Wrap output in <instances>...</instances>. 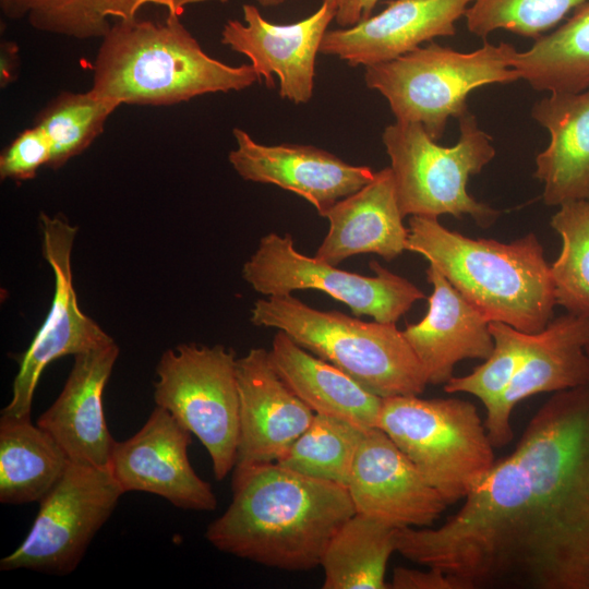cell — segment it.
Returning <instances> with one entry per match:
<instances>
[{
    "instance_id": "6da1fadb",
    "label": "cell",
    "mask_w": 589,
    "mask_h": 589,
    "mask_svg": "<svg viewBox=\"0 0 589 589\" xmlns=\"http://www.w3.org/2000/svg\"><path fill=\"white\" fill-rule=\"evenodd\" d=\"M513 453L524 498L514 588L589 589V383L555 392Z\"/></svg>"
},
{
    "instance_id": "7a4b0ae2",
    "label": "cell",
    "mask_w": 589,
    "mask_h": 589,
    "mask_svg": "<svg viewBox=\"0 0 589 589\" xmlns=\"http://www.w3.org/2000/svg\"><path fill=\"white\" fill-rule=\"evenodd\" d=\"M232 471L231 503L205 531L224 553L271 568L310 570L321 565L330 539L356 513L346 486L277 462Z\"/></svg>"
},
{
    "instance_id": "3957f363",
    "label": "cell",
    "mask_w": 589,
    "mask_h": 589,
    "mask_svg": "<svg viewBox=\"0 0 589 589\" xmlns=\"http://www.w3.org/2000/svg\"><path fill=\"white\" fill-rule=\"evenodd\" d=\"M91 91L118 106H169L211 93L239 92L260 79L251 64L208 56L180 21L134 17L113 22L101 38Z\"/></svg>"
},
{
    "instance_id": "277c9868",
    "label": "cell",
    "mask_w": 589,
    "mask_h": 589,
    "mask_svg": "<svg viewBox=\"0 0 589 589\" xmlns=\"http://www.w3.org/2000/svg\"><path fill=\"white\" fill-rule=\"evenodd\" d=\"M406 251L428 260L490 322L537 334L552 320L554 285L534 233L509 243L472 239L436 217L410 216Z\"/></svg>"
},
{
    "instance_id": "5b68a950",
    "label": "cell",
    "mask_w": 589,
    "mask_h": 589,
    "mask_svg": "<svg viewBox=\"0 0 589 589\" xmlns=\"http://www.w3.org/2000/svg\"><path fill=\"white\" fill-rule=\"evenodd\" d=\"M250 320L286 333L382 398L420 395L429 385L396 323L364 322L339 311L317 310L291 294L256 300Z\"/></svg>"
},
{
    "instance_id": "8992f818",
    "label": "cell",
    "mask_w": 589,
    "mask_h": 589,
    "mask_svg": "<svg viewBox=\"0 0 589 589\" xmlns=\"http://www.w3.org/2000/svg\"><path fill=\"white\" fill-rule=\"evenodd\" d=\"M516 52L507 43L484 41L472 52H460L431 41L365 67L364 82L387 100L396 121L419 123L437 141L450 117L469 111L467 97L473 89L519 80L512 67Z\"/></svg>"
},
{
    "instance_id": "52a82bcc",
    "label": "cell",
    "mask_w": 589,
    "mask_h": 589,
    "mask_svg": "<svg viewBox=\"0 0 589 589\" xmlns=\"http://www.w3.org/2000/svg\"><path fill=\"white\" fill-rule=\"evenodd\" d=\"M460 135L454 146H441L416 122L395 121L382 133L390 159L398 206L402 217L457 218L469 215L480 227L491 226L498 212L467 192L470 176L495 156L492 139L467 111L459 119Z\"/></svg>"
},
{
    "instance_id": "ba28073f",
    "label": "cell",
    "mask_w": 589,
    "mask_h": 589,
    "mask_svg": "<svg viewBox=\"0 0 589 589\" xmlns=\"http://www.w3.org/2000/svg\"><path fill=\"white\" fill-rule=\"evenodd\" d=\"M377 428L447 505L465 498L495 464L484 422L466 400L419 395L383 398Z\"/></svg>"
},
{
    "instance_id": "9c48e42d",
    "label": "cell",
    "mask_w": 589,
    "mask_h": 589,
    "mask_svg": "<svg viewBox=\"0 0 589 589\" xmlns=\"http://www.w3.org/2000/svg\"><path fill=\"white\" fill-rule=\"evenodd\" d=\"M237 357L232 349L182 344L157 364L154 399L206 448L217 481L233 470L239 434Z\"/></svg>"
},
{
    "instance_id": "30bf717a",
    "label": "cell",
    "mask_w": 589,
    "mask_h": 589,
    "mask_svg": "<svg viewBox=\"0 0 589 589\" xmlns=\"http://www.w3.org/2000/svg\"><path fill=\"white\" fill-rule=\"evenodd\" d=\"M374 276L350 273L317 257L300 253L290 235L262 237L243 264V279L265 297L289 296L296 290H320L346 304L354 316L396 323L424 293L408 279L375 261Z\"/></svg>"
},
{
    "instance_id": "8fae6325",
    "label": "cell",
    "mask_w": 589,
    "mask_h": 589,
    "mask_svg": "<svg viewBox=\"0 0 589 589\" xmlns=\"http://www.w3.org/2000/svg\"><path fill=\"white\" fill-rule=\"evenodd\" d=\"M122 494L108 468L70 461L58 483L39 502L24 541L1 558L0 569L58 576L72 573Z\"/></svg>"
},
{
    "instance_id": "7c38bea8",
    "label": "cell",
    "mask_w": 589,
    "mask_h": 589,
    "mask_svg": "<svg viewBox=\"0 0 589 589\" xmlns=\"http://www.w3.org/2000/svg\"><path fill=\"white\" fill-rule=\"evenodd\" d=\"M43 253L55 277L47 317L23 353L12 398L1 414L31 418L36 386L45 368L64 356H76L113 339L79 306L72 281L71 253L77 227L63 216L39 215Z\"/></svg>"
},
{
    "instance_id": "4fadbf2b",
    "label": "cell",
    "mask_w": 589,
    "mask_h": 589,
    "mask_svg": "<svg viewBox=\"0 0 589 589\" xmlns=\"http://www.w3.org/2000/svg\"><path fill=\"white\" fill-rule=\"evenodd\" d=\"M191 434L170 412L156 406L133 436L115 443L108 469L123 493L147 492L179 508L214 510L217 497L189 460Z\"/></svg>"
},
{
    "instance_id": "5bb4252c",
    "label": "cell",
    "mask_w": 589,
    "mask_h": 589,
    "mask_svg": "<svg viewBox=\"0 0 589 589\" xmlns=\"http://www.w3.org/2000/svg\"><path fill=\"white\" fill-rule=\"evenodd\" d=\"M336 11V0H322L310 16L291 24H274L247 3L242 5L244 23L227 21L221 44L247 56L268 87L274 85L275 74L283 99L305 104L313 96L316 56Z\"/></svg>"
},
{
    "instance_id": "9a60e30c",
    "label": "cell",
    "mask_w": 589,
    "mask_h": 589,
    "mask_svg": "<svg viewBox=\"0 0 589 589\" xmlns=\"http://www.w3.org/2000/svg\"><path fill=\"white\" fill-rule=\"evenodd\" d=\"M354 510L395 528L430 527L447 503L378 428L365 430L347 484Z\"/></svg>"
},
{
    "instance_id": "2e32d148",
    "label": "cell",
    "mask_w": 589,
    "mask_h": 589,
    "mask_svg": "<svg viewBox=\"0 0 589 589\" xmlns=\"http://www.w3.org/2000/svg\"><path fill=\"white\" fill-rule=\"evenodd\" d=\"M237 147L229 163L245 181L277 185L306 200L324 217L339 200L369 183L375 171L351 165L313 145L259 143L245 131H232Z\"/></svg>"
},
{
    "instance_id": "e0dca14e",
    "label": "cell",
    "mask_w": 589,
    "mask_h": 589,
    "mask_svg": "<svg viewBox=\"0 0 589 589\" xmlns=\"http://www.w3.org/2000/svg\"><path fill=\"white\" fill-rule=\"evenodd\" d=\"M239 434L235 467L277 462L315 413L275 369L269 350L252 348L237 359Z\"/></svg>"
},
{
    "instance_id": "ac0fdd59",
    "label": "cell",
    "mask_w": 589,
    "mask_h": 589,
    "mask_svg": "<svg viewBox=\"0 0 589 589\" xmlns=\"http://www.w3.org/2000/svg\"><path fill=\"white\" fill-rule=\"evenodd\" d=\"M589 315L567 312L544 329L530 335L527 353L509 387L493 409L486 411L484 426L493 447L510 443V414L524 399L589 383Z\"/></svg>"
},
{
    "instance_id": "d6986e66",
    "label": "cell",
    "mask_w": 589,
    "mask_h": 589,
    "mask_svg": "<svg viewBox=\"0 0 589 589\" xmlns=\"http://www.w3.org/2000/svg\"><path fill=\"white\" fill-rule=\"evenodd\" d=\"M473 0H389L378 14L351 27L327 31L320 53L350 67L398 58L435 37L452 36Z\"/></svg>"
},
{
    "instance_id": "ffe728a7",
    "label": "cell",
    "mask_w": 589,
    "mask_h": 589,
    "mask_svg": "<svg viewBox=\"0 0 589 589\" xmlns=\"http://www.w3.org/2000/svg\"><path fill=\"white\" fill-rule=\"evenodd\" d=\"M119 356L112 340L74 356L64 386L36 424L74 462L108 468L116 441L104 414L103 394Z\"/></svg>"
},
{
    "instance_id": "44dd1931",
    "label": "cell",
    "mask_w": 589,
    "mask_h": 589,
    "mask_svg": "<svg viewBox=\"0 0 589 589\" xmlns=\"http://www.w3.org/2000/svg\"><path fill=\"white\" fill-rule=\"evenodd\" d=\"M432 286L425 316L402 329L420 361L428 384L447 383L456 364L465 359L485 360L494 341L490 321L469 303L431 264L425 271Z\"/></svg>"
},
{
    "instance_id": "7402d4cb",
    "label": "cell",
    "mask_w": 589,
    "mask_h": 589,
    "mask_svg": "<svg viewBox=\"0 0 589 589\" xmlns=\"http://www.w3.org/2000/svg\"><path fill=\"white\" fill-rule=\"evenodd\" d=\"M324 217L329 227L314 256L326 263L338 265L365 253L393 261L406 251L408 228L390 167L375 171L369 183L335 203Z\"/></svg>"
},
{
    "instance_id": "603a6c76",
    "label": "cell",
    "mask_w": 589,
    "mask_h": 589,
    "mask_svg": "<svg viewBox=\"0 0 589 589\" xmlns=\"http://www.w3.org/2000/svg\"><path fill=\"white\" fill-rule=\"evenodd\" d=\"M532 118L550 133L536 158L534 177L550 206L589 199V89L550 93L536 103Z\"/></svg>"
},
{
    "instance_id": "cb8c5ba5",
    "label": "cell",
    "mask_w": 589,
    "mask_h": 589,
    "mask_svg": "<svg viewBox=\"0 0 589 589\" xmlns=\"http://www.w3.org/2000/svg\"><path fill=\"white\" fill-rule=\"evenodd\" d=\"M272 362L291 390L315 413L377 428L383 398L334 364L308 351L281 330L269 349Z\"/></svg>"
},
{
    "instance_id": "d4e9b609",
    "label": "cell",
    "mask_w": 589,
    "mask_h": 589,
    "mask_svg": "<svg viewBox=\"0 0 589 589\" xmlns=\"http://www.w3.org/2000/svg\"><path fill=\"white\" fill-rule=\"evenodd\" d=\"M70 459L31 418H0V502H40L63 476Z\"/></svg>"
},
{
    "instance_id": "484cf974",
    "label": "cell",
    "mask_w": 589,
    "mask_h": 589,
    "mask_svg": "<svg viewBox=\"0 0 589 589\" xmlns=\"http://www.w3.org/2000/svg\"><path fill=\"white\" fill-rule=\"evenodd\" d=\"M228 0H0L3 15L26 20L35 29L75 39L103 38L113 22L137 17L147 5L182 15L188 5Z\"/></svg>"
},
{
    "instance_id": "4316f807",
    "label": "cell",
    "mask_w": 589,
    "mask_h": 589,
    "mask_svg": "<svg viewBox=\"0 0 589 589\" xmlns=\"http://www.w3.org/2000/svg\"><path fill=\"white\" fill-rule=\"evenodd\" d=\"M395 528L354 513L327 544L321 565L323 589H385L387 562L396 552Z\"/></svg>"
},
{
    "instance_id": "83f0119b",
    "label": "cell",
    "mask_w": 589,
    "mask_h": 589,
    "mask_svg": "<svg viewBox=\"0 0 589 589\" xmlns=\"http://www.w3.org/2000/svg\"><path fill=\"white\" fill-rule=\"evenodd\" d=\"M519 80L537 91L578 93L589 89V0L562 26L516 52L512 62Z\"/></svg>"
},
{
    "instance_id": "f1b7e54d",
    "label": "cell",
    "mask_w": 589,
    "mask_h": 589,
    "mask_svg": "<svg viewBox=\"0 0 589 589\" xmlns=\"http://www.w3.org/2000/svg\"><path fill=\"white\" fill-rule=\"evenodd\" d=\"M364 431L348 421L315 414L277 464L299 474L347 488Z\"/></svg>"
},
{
    "instance_id": "f546056e",
    "label": "cell",
    "mask_w": 589,
    "mask_h": 589,
    "mask_svg": "<svg viewBox=\"0 0 589 589\" xmlns=\"http://www.w3.org/2000/svg\"><path fill=\"white\" fill-rule=\"evenodd\" d=\"M118 107L91 89L61 92L51 99L34 122L46 133L51 145L48 167L59 169L84 152L103 133L107 119Z\"/></svg>"
},
{
    "instance_id": "4dcf8cb0",
    "label": "cell",
    "mask_w": 589,
    "mask_h": 589,
    "mask_svg": "<svg viewBox=\"0 0 589 589\" xmlns=\"http://www.w3.org/2000/svg\"><path fill=\"white\" fill-rule=\"evenodd\" d=\"M558 207L550 223L562 238L561 253L550 266L555 302L589 315V199Z\"/></svg>"
},
{
    "instance_id": "1f68e13d",
    "label": "cell",
    "mask_w": 589,
    "mask_h": 589,
    "mask_svg": "<svg viewBox=\"0 0 589 589\" xmlns=\"http://www.w3.org/2000/svg\"><path fill=\"white\" fill-rule=\"evenodd\" d=\"M490 332L494 347L482 364L465 376H453L444 384L446 393H467L479 398L485 411L501 400L520 369L530 341V335L508 324L491 321Z\"/></svg>"
},
{
    "instance_id": "d6a6232c",
    "label": "cell",
    "mask_w": 589,
    "mask_h": 589,
    "mask_svg": "<svg viewBox=\"0 0 589 589\" xmlns=\"http://www.w3.org/2000/svg\"><path fill=\"white\" fill-rule=\"evenodd\" d=\"M587 0H473L465 16L470 33L486 38L496 29L538 39Z\"/></svg>"
},
{
    "instance_id": "836d02e7",
    "label": "cell",
    "mask_w": 589,
    "mask_h": 589,
    "mask_svg": "<svg viewBox=\"0 0 589 589\" xmlns=\"http://www.w3.org/2000/svg\"><path fill=\"white\" fill-rule=\"evenodd\" d=\"M51 145L46 133L37 125L25 129L2 151L0 177L22 182L32 180L43 166H48Z\"/></svg>"
},
{
    "instance_id": "e575fe53",
    "label": "cell",
    "mask_w": 589,
    "mask_h": 589,
    "mask_svg": "<svg viewBox=\"0 0 589 589\" xmlns=\"http://www.w3.org/2000/svg\"><path fill=\"white\" fill-rule=\"evenodd\" d=\"M392 589H458L456 582L444 572L428 567L426 570L396 567L388 584Z\"/></svg>"
},
{
    "instance_id": "d590c367",
    "label": "cell",
    "mask_w": 589,
    "mask_h": 589,
    "mask_svg": "<svg viewBox=\"0 0 589 589\" xmlns=\"http://www.w3.org/2000/svg\"><path fill=\"white\" fill-rule=\"evenodd\" d=\"M378 0H336L337 11L335 22L339 27H351L365 21Z\"/></svg>"
},
{
    "instance_id": "8d00e7d4",
    "label": "cell",
    "mask_w": 589,
    "mask_h": 589,
    "mask_svg": "<svg viewBox=\"0 0 589 589\" xmlns=\"http://www.w3.org/2000/svg\"><path fill=\"white\" fill-rule=\"evenodd\" d=\"M19 48L13 41H2L0 52V83L7 86L12 83L16 76L19 68Z\"/></svg>"
},
{
    "instance_id": "74e56055",
    "label": "cell",
    "mask_w": 589,
    "mask_h": 589,
    "mask_svg": "<svg viewBox=\"0 0 589 589\" xmlns=\"http://www.w3.org/2000/svg\"><path fill=\"white\" fill-rule=\"evenodd\" d=\"M262 7H275L289 0H256Z\"/></svg>"
},
{
    "instance_id": "f35d334b",
    "label": "cell",
    "mask_w": 589,
    "mask_h": 589,
    "mask_svg": "<svg viewBox=\"0 0 589 589\" xmlns=\"http://www.w3.org/2000/svg\"><path fill=\"white\" fill-rule=\"evenodd\" d=\"M587 351H588V353H589V345H588V347H587Z\"/></svg>"
}]
</instances>
